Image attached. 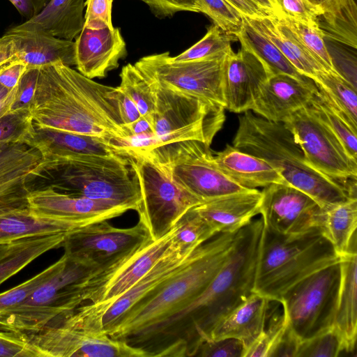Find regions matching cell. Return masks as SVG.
I'll return each instance as SVG.
<instances>
[{
	"instance_id": "cell-31",
	"label": "cell",
	"mask_w": 357,
	"mask_h": 357,
	"mask_svg": "<svg viewBox=\"0 0 357 357\" xmlns=\"http://www.w3.org/2000/svg\"><path fill=\"white\" fill-rule=\"evenodd\" d=\"M340 281L333 328L338 333L344 352L356 349L357 336L356 250L340 256Z\"/></svg>"
},
{
	"instance_id": "cell-58",
	"label": "cell",
	"mask_w": 357,
	"mask_h": 357,
	"mask_svg": "<svg viewBox=\"0 0 357 357\" xmlns=\"http://www.w3.org/2000/svg\"><path fill=\"white\" fill-rule=\"evenodd\" d=\"M130 135L154 134L152 114L141 116L138 119L126 126Z\"/></svg>"
},
{
	"instance_id": "cell-9",
	"label": "cell",
	"mask_w": 357,
	"mask_h": 357,
	"mask_svg": "<svg viewBox=\"0 0 357 357\" xmlns=\"http://www.w3.org/2000/svg\"><path fill=\"white\" fill-rule=\"evenodd\" d=\"M130 159L139 185L140 202L136 211L151 240L165 236L180 218L204 200L175 183L146 155L123 152Z\"/></svg>"
},
{
	"instance_id": "cell-33",
	"label": "cell",
	"mask_w": 357,
	"mask_h": 357,
	"mask_svg": "<svg viewBox=\"0 0 357 357\" xmlns=\"http://www.w3.org/2000/svg\"><path fill=\"white\" fill-rule=\"evenodd\" d=\"M357 198L323 208L319 228L340 257L356 250Z\"/></svg>"
},
{
	"instance_id": "cell-30",
	"label": "cell",
	"mask_w": 357,
	"mask_h": 357,
	"mask_svg": "<svg viewBox=\"0 0 357 357\" xmlns=\"http://www.w3.org/2000/svg\"><path fill=\"white\" fill-rule=\"evenodd\" d=\"M84 0H49L35 17L8 31H34L73 40L83 29Z\"/></svg>"
},
{
	"instance_id": "cell-46",
	"label": "cell",
	"mask_w": 357,
	"mask_h": 357,
	"mask_svg": "<svg viewBox=\"0 0 357 357\" xmlns=\"http://www.w3.org/2000/svg\"><path fill=\"white\" fill-rule=\"evenodd\" d=\"M344 352L342 340L333 327L299 342L296 357H337Z\"/></svg>"
},
{
	"instance_id": "cell-15",
	"label": "cell",
	"mask_w": 357,
	"mask_h": 357,
	"mask_svg": "<svg viewBox=\"0 0 357 357\" xmlns=\"http://www.w3.org/2000/svg\"><path fill=\"white\" fill-rule=\"evenodd\" d=\"M151 239L140 222L132 227L117 228L104 220L67 232L62 246L68 260L101 271Z\"/></svg>"
},
{
	"instance_id": "cell-13",
	"label": "cell",
	"mask_w": 357,
	"mask_h": 357,
	"mask_svg": "<svg viewBox=\"0 0 357 357\" xmlns=\"http://www.w3.org/2000/svg\"><path fill=\"white\" fill-rule=\"evenodd\" d=\"M315 170L356 192L357 160L320 119L310 102L282 123Z\"/></svg>"
},
{
	"instance_id": "cell-62",
	"label": "cell",
	"mask_w": 357,
	"mask_h": 357,
	"mask_svg": "<svg viewBox=\"0 0 357 357\" xmlns=\"http://www.w3.org/2000/svg\"><path fill=\"white\" fill-rule=\"evenodd\" d=\"M313 6L319 9L321 12L331 3L333 0H307Z\"/></svg>"
},
{
	"instance_id": "cell-34",
	"label": "cell",
	"mask_w": 357,
	"mask_h": 357,
	"mask_svg": "<svg viewBox=\"0 0 357 357\" xmlns=\"http://www.w3.org/2000/svg\"><path fill=\"white\" fill-rule=\"evenodd\" d=\"M66 233L35 235L13 241L0 259V284L43 253L61 247Z\"/></svg>"
},
{
	"instance_id": "cell-3",
	"label": "cell",
	"mask_w": 357,
	"mask_h": 357,
	"mask_svg": "<svg viewBox=\"0 0 357 357\" xmlns=\"http://www.w3.org/2000/svg\"><path fill=\"white\" fill-rule=\"evenodd\" d=\"M237 231L217 233L195 248L175 273L122 315L108 335L123 341L188 303L208 286L225 264Z\"/></svg>"
},
{
	"instance_id": "cell-36",
	"label": "cell",
	"mask_w": 357,
	"mask_h": 357,
	"mask_svg": "<svg viewBox=\"0 0 357 357\" xmlns=\"http://www.w3.org/2000/svg\"><path fill=\"white\" fill-rule=\"evenodd\" d=\"M236 37L241 47L253 53L272 75L285 74L303 82L312 80L301 74L270 40L250 24L245 17L241 30Z\"/></svg>"
},
{
	"instance_id": "cell-14",
	"label": "cell",
	"mask_w": 357,
	"mask_h": 357,
	"mask_svg": "<svg viewBox=\"0 0 357 357\" xmlns=\"http://www.w3.org/2000/svg\"><path fill=\"white\" fill-rule=\"evenodd\" d=\"M229 52L196 60L174 61L167 52L145 56L135 66L151 82L225 107L223 72Z\"/></svg>"
},
{
	"instance_id": "cell-63",
	"label": "cell",
	"mask_w": 357,
	"mask_h": 357,
	"mask_svg": "<svg viewBox=\"0 0 357 357\" xmlns=\"http://www.w3.org/2000/svg\"><path fill=\"white\" fill-rule=\"evenodd\" d=\"M12 243H0V259L8 252Z\"/></svg>"
},
{
	"instance_id": "cell-45",
	"label": "cell",
	"mask_w": 357,
	"mask_h": 357,
	"mask_svg": "<svg viewBox=\"0 0 357 357\" xmlns=\"http://www.w3.org/2000/svg\"><path fill=\"white\" fill-rule=\"evenodd\" d=\"M63 255L57 261L24 282L0 294V313L23 302L44 282L49 280L66 264Z\"/></svg>"
},
{
	"instance_id": "cell-48",
	"label": "cell",
	"mask_w": 357,
	"mask_h": 357,
	"mask_svg": "<svg viewBox=\"0 0 357 357\" xmlns=\"http://www.w3.org/2000/svg\"><path fill=\"white\" fill-rule=\"evenodd\" d=\"M0 357H37L26 334L0 330Z\"/></svg>"
},
{
	"instance_id": "cell-23",
	"label": "cell",
	"mask_w": 357,
	"mask_h": 357,
	"mask_svg": "<svg viewBox=\"0 0 357 357\" xmlns=\"http://www.w3.org/2000/svg\"><path fill=\"white\" fill-rule=\"evenodd\" d=\"M45 172L36 149L23 143L0 147V202L26 197L28 183Z\"/></svg>"
},
{
	"instance_id": "cell-51",
	"label": "cell",
	"mask_w": 357,
	"mask_h": 357,
	"mask_svg": "<svg viewBox=\"0 0 357 357\" xmlns=\"http://www.w3.org/2000/svg\"><path fill=\"white\" fill-rule=\"evenodd\" d=\"M282 15L305 25L318 27L321 12L307 0H280Z\"/></svg>"
},
{
	"instance_id": "cell-61",
	"label": "cell",
	"mask_w": 357,
	"mask_h": 357,
	"mask_svg": "<svg viewBox=\"0 0 357 357\" xmlns=\"http://www.w3.org/2000/svg\"><path fill=\"white\" fill-rule=\"evenodd\" d=\"M261 9L274 17L282 15L280 0H252Z\"/></svg>"
},
{
	"instance_id": "cell-24",
	"label": "cell",
	"mask_w": 357,
	"mask_h": 357,
	"mask_svg": "<svg viewBox=\"0 0 357 357\" xmlns=\"http://www.w3.org/2000/svg\"><path fill=\"white\" fill-rule=\"evenodd\" d=\"M261 200V191L249 189L204 200L194 208L217 233H232L259 214Z\"/></svg>"
},
{
	"instance_id": "cell-56",
	"label": "cell",
	"mask_w": 357,
	"mask_h": 357,
	"mask_svg": "<svg viewBox=\"0 0 357 357\" xmlns=\"http://www.w3.org/2000/svg\"><path fill=\"white\" fill-rule=\"evenodd\" d=\"M118 98L121 116L125 126L130 125L142 116L133 101L119 88Z\"/></svg>"
},
{
	"instance_id": "cell-38",
	"label": "cell",
	"mask_w": 357,
	"mask_h": 357,
	"mask_svg": "<svg viewBox=\"0 0 357 357\" xmlns=\"http://www.w3.org/2000/svg\"><path fill=\"white\" fill-rule=\"evenodd\" d=\"M310 104L338 137L349 155L357 160V129L350 124L319 89H317Z\"/></svg>"
},
{
	"instance_id": "cell-4",
	"label": "cell",
	"mask_w": 357,
	"mask_h": 357,
	"mask_svg": "<svg viewBox=\"0 0 357 357\" xmlns=\"http://www.w3.org/2000/svg\"><path fill=\"white\" fill-rule=\"evenodd\" d=\"M232 146L268 162L289 185L310 196L322 208L352 197L347 187L307 162L301 148L282 123L272 122L247 111L238 117Z\"/></svg>"
},
{
	"instance_id": "cell-12",
	"label": "cell",
	"mask_w": 357,
	"mask_h": 357,
	"mask_svg": "<svg viewBox=\"0 0 357 357\" xmlns=\"http://www.w3.org/2000/svg\"><path fill=\"white\" fill-rule=\"evenodd\" d=\"M340 281L339 261L307 276L282 296V314L300 342L333 327Z\"/></svg>"
},
{
	"instance_id": "cell-11",
	"label": "cell",
	"mask_w": 357,
	"mask_h": 357,
	"mask_svg": "<svg viewBox=\"0 0 357 357\" xmlns=\"http://www.w3.org/2000/svg\"><path fill=\"white\" fill-rule=\"evenodd\" d=\"M160 165L177 184L202 200L249 190L215 165L210 146L197 140L159 144L137 151Z\"/></svg>"
},
{
	"instance_id": "cell-27",
	"label": "cell",
	"mask_w": 357,
	"mask_h": 357,
	"mask_svg": "<svg viewBox=\"0 0 357 357\" xmlns=\"http://www.w3.org/2000/svg\"><path fill=\"white\" fill-rule=\"evenodd\" d=\"M271 302L269 298L252 292L215 326L209 340L234 338L243 342L245 351L266 328Z\"/></svg>"
},
{
	"instance_id": "cell-20",
	"label": "cell",
	"mask_w": 357,
	"mask_h": 357,
	"mask_svg": "<svg viewBox=\"0 0 357 357\" xmlns=\"http://www.w3.org/2000/svg\"><path fill=\"white\" fill-rule=\"evenodd\" d=\"M77 70L90 78H102L119 67L127 55L126 44L119 28L90 29L83 27L76 38Z\"/></svg>"
},
{
	"instance_id": "cell-37",
	"label": "cell",
	"mask_w": 357,
	"mask_h": 357,
	"mask_svg": "<svg viewBox=\"0 0 357 357\" xmlns=\"http://www.w3.org/2000/svg\"><path fill=\"white\" fill-rule=\"evenodd\" d=\"M313 82L350 124L357 129L356 87L337 72L326 70H321Z\"/></svg>"
},
{
	"instance_id": "cell-60",
	"label": "cell",
	"mask_w": 357,
	"mask_h": 357,
	"mask_svg": "<svg viewBox=\"0 0 357 357\" xmlns=\"http://www.w3.org/2000/svg\"><path fill=\"white\" fill-rule=\"evenodd\" d=\"M16 87L9 90L0 84V118L10 112L15 100Z\"/></svg>"
},
{
	"instance_id": "cell-59",
	"label": "cell",
	"mask_w": 357,
	"mask_h": 357,
	"mask_svg": "<svg viewBox=\"0 0 357 357\" xmlns=\"http://www.w3.org/2000/svg\"><path fill=\"white\" fill-rule=\"evenodd\" d=\"M15 45L13 36L6 33L0 37V66L15 60Z\"/></svg>"
},
{
	"instance_id": "cell-10",
	"label": "cell",
	"mask_w": 357,
	"mask_h": 357,
	"mask_svg": "<svg viewBox=\"0 0 357 357\" xmlns=\"http://www.w3.org/2000/svg\"><path fill=\"white\" fill-rule=\"evenodd\" d=\"M96 272L99 271L67 259L61 270L23 302L0 313V330L24 334L38 331L55 317L80 305L79 284Z\"/></svg>"
},
{
	"instance_id": "cell-41",
	"label": "cell",
	"mask_w": 357,
	"mask_h": 357,
	"mask_svg": "<svg viewBox=\"0 0 357 357\" xmlns=\"http://www.w3.org/2000/svg\"><path fill=\"white\" fill-rule=\"evenodd\" d=\"M296 37L307 51L328 71L336 72L322 31L284 15L277 17Z\"/></svg>"
},
{
	"instance_id": "cell-50",
	"label": "cell",
	"mask_w": 357,
	"mask_h": 357,
	"mask_svg": "<svg viewBox=\"0 0 357 357\" xmlns=\"http://www.w3.org/2000/svg\"><path fill=\"white\" fill-rule=\"evenodd\" d=\"M244 345L234 338H225L203 342L195 356L201 357H243Z\"/></svg>"
},
{
	"instance_id": "cell-49",
	"label": "cell",
	"mask_w": 357,
	"mask_h": 357,
	"mask_svg": "<svg viewBox=\"0 0 357 357\" xmlns=\"http://www.w3.org/2000/svg\"><path fill=\"white\" fill-rule=\"evenodd\" d=\"M114 0H86L84 1V26L90 29H114L112 8Z\"/></svg>"
},
{
	"instance_id": "cell-53",
	"label": "cell",
	"mask_w": 357,
	"mask_h": 357,
	"mask_svg": "<svg viewBox=\"0 0 357 357\" xmlns=\"http://www.w3.org/2000/svg\"><path fill=\"white\" fill-rule=\"evenodd\" d=\"M148 6L153 14L160 19L171 17L176 13H200L197 0H138Z\"/></svg>"
},
{
	"instance_id": "cell-42",
	"label": "cell",
	"mask_w": 357,
	"mask_h": 357,
	"mask_svg": "<svg viewBox=\"0 0 357 357\" xmlns=\"http://www.w3.org/2000/svg\"><path fill=\"white\" fill-rule=\"evenodd\" d=\"M235 38L222 31L217 25L213 24L197 43L181 54L171 58L174 61H183L227 53L232 50L231 43Z\"/></svg>"
},
{
	"instance_id": "cell-35",
	"label": "cell",
	"mask_w": 357,
	"mask_h": 357,
	"mask_svg": "<svg viewBox=\"0 0 357 357\" xmlns=\"http://www.w3.org/2000/svg\"><path fill=\"white\" fill-rule=\"evenodd\" d=\"M325 40L357 47V7L355 0H333L318 17Z\"/></svg>"
},
{
	"instance_id": "cell-19",
	"label": "cell",
	"mask_w": 357,
	"mask_h": 357,
	"mask_svg": "<svg viewBox=\"0 0 357 357\" xmlns=\"http://www.w3.org/2000/svg\"><path fill=\"white\" fill-rule=\"evenodd\" d=\"M271 75L266 66L245 47L237 52H229L223 72L225 109L234 113L250 110L261 86Z\"/></svg>"
},
{
	"instance_id": "cell-22",
	"label": "cell",
	"mask_w": 357,
	"mask_h": 357,
	"mask_svg": "<svg viewBox=\"0 0 357 357\" xmlns=\"http://www.w3.org/2000/svg\"><path fill=\"white\" fill-rule=\"evenodd\" d=\"M317 89L313 80L303 82L285 74L273 75L261 86L250 110L268 121L283 123L307 105Z\"/></svg>"
},
{
	"instance_id": "cell-57",
	"label": "cell",
	"mask_w": 357,
	"mask_h": 357,
	"mask_svg": "<svg viewBox=\"0 0 357 357\" xmlns=\"http://www.w3.org/2000/svg\"><path fill=\"white\" fill-rule=\"evenodd\" d=\"M26 20L38 15L49 0H8Z\"/></svg>"
},
{
	"instance_id": "cell-44",
	"label": "cell",
	"mask_w": 357,
	"mask_h": 357,
	"mask_svg": "<svg viewBox=\"0 0 357 357\" xmlns=\"http://www.w3.org/2000/svg\"><path fill=\"white\" fill-rule=\"evenodd\" d=\"M197 3L200 13L226 33L236 37L241 30L243 16L225 0H197Z\"/></svg>"
},
{
	"instance_id": "cell-25",
	"label": "cell",
	"mask_w": 357,
	"mask_h": 357,
	"mask_svg": "<svg viewBox=\"0 0 357 357\" xmlns=\"http://www.w3.org/2000/svg\"><path fill=\"white\" fill-rule=\"evenodd\" d=\"M192 252H182L171 244L166 253L145 275L106 307L102 317L104 331L108 334L116 321L132 305L175 273Z\"/></svg>"
},
{
	"instance_id": "cell-8",
	"label": "cell",
	"mask_w": 357,
	"mask_h": 357,
	"mask_svg": "<svg viewBox=\"0 0 357 357\" xmlns=\"http://www.w3.org/2000/svg\"><path fill=\"white\" fill-rule=\"evenodd\" d=\"M149 82L155 93L152 118L157 145L197 140L211 146L225 123V107L165 84Z\"/></svg>"
},
{
	"instance_id": "cell-18",
	"label": "cell",
	"mask_w": 357,
	"mask_h": 357,
	"mask_svg": "<svg viewBox=\"0 0 357 357\" xmlns=\"http://www.w3.org/2000/svg\"><path fill=\"white\" fill-rule=\"evenodd\" d=\"M26 199L29 208L35 216L81 227L112 219L129 211L112 202L73 195L50 186L30 190Z\"/></svg>"
},
{
	"instance_id": "cell-40",
	"label": "cell",
	"mask_w": 357,
	"mask_h": 357,
	"mask_svg": "<svg viewBox=\"0 0 357 357\" xmlns=\"http://www.w3.org/2000/svg\"><path fill=\"white\" fill-rule=\"evenodd\" d=\"M118 88L136 105L142 116L153 114L155 108V93L151 84L134 65L124 66L120 73Z\"/></svg>"
},
{
	"instance_id": "cell-52",
	"label": "cell",
	"mask_w": 357,
	"mask_h": 357,
	"mask_svg": "<svg viewBox=\"0 0 357 357\" xmlns=\"http://www.w3.org/2000/svg\"><path fill=\"white\" fill-rule=\"evenodd\" d=\"M40 68H26L20 77L10 111L29 109L33 98Z\"/></svg>"
},
{
	"instance_id": "cell-17",
	"label": "cell",
	"mask_w": 357,
	"mask_h": 357,
	"mask_svg": "<svg viewBox=\"0 0 357 357\" xmlns=\"http://www.w3.org/2000/svg\"><path fill=\"white\" fill-rule=\"evenodd\" d=\"M260 213L264 227L293 237L319 227L323 208L310 196L288 184L264 188Z\"/></svg>"
},
{
	"instance_id": "cell-1",
	"label": "cell",
	"mask_w": 357,
	"mask_h": 357,
	"mask_svg": "<svg viewBox=\"0 0 357 357\" xmlns=\"http://www.w3.org/2000/svg\"><path fill=\"white\" fill-rule=\"evenodd\" d=\"M263 228L261 218L241 228L227 261L201 293L124 342L148 357L195 356L215 326L252 292Z\"/></svg>"
},
{
	"instance_id": "cell-32",
	"label": "cell",
	"mask_w": 357,
	"mask_h": 357,
	"mask_svg": "<svg viewBox=\"0 0 357 357\" xmlns=\"http://www.w3.org/2000/svg\"><path fill=\"white\" fill-rule=\"evenodd\" d=\"M245 18L250 24L270 40L303 75L314 81L318 74L325 70L277 17L261 19Z\"/></svg>"
},
{
	"instance_id": "cell-43",
	"label": "cell",
	"mask_w": 357,
	"mask_h": 357,
	"mask_svg": "<svg viewBox=\"0 0 357 357\" xmlns=\"http://www.w3.org/2000/svg\"><path fill=\"white\" fill-rule=\"evenodd\" d=\"M35 128L29 109L10 111L0 118V147L25 144Z\"/></svg>"
},
{
	"instance_id": "cell-39",
	"label": "cell",
	"mask_w": 357,
	"mask_h": 357,
	"mask_svg": "<svg viewBox=\"0 0 357 357\" xmlns=\"http://www.w3.org/2000/svg\"><path fill=\"white\" fill-rule=\"evenodd\" d=\"M215 234V229L192 207L175 224L172 246L182 252H190Z\"/></svg>"
},
{
	"instance_id": "cell-16",
	"label": "cell",
	"mask_w": 357,
	"mask_h": 357,
	"mask_svg": "<svg viewBox=\"0 0 357 357\" xmlns=\"http://www.w3.org/2000/svg\"><path fill=\"white\" fill-rule=\"evenodd\" d=\"M174 227L165 236L150 240L115 265L96 272L79 284L80 303H91L102 317L106 307L130 289L169 248Z\"/></svg>"
},
{
	"instance_id": "cell-21",
	"label": "cell",
	"mask_w": 357,
	"mask_h": 357,
	"mask_svg": "<svg viewBox=\"0 0 357 357\" xmlns=\"http://www.w3.org/2000/svg\"><path fill=\"white\" fill-rule=\"evenodd\" d=\"M25 144L40 153L46 172H52L61 162L79 155L124 154L112 147L105 138L36 126Z\"/></svg>"
},
{
	"instance_id": "cell-6",
	"label": "cell",
	"mask_w": 357,
	"mask_h": 357,
	"mask_svg": "<svg viewBox=\"0 0 357 357\" xmlns=\"http://www.w3.org/2000/svg\"><path fill=\"white\" fill-rule=\"evenodd\" d=\"M26 335L37 357H148L144 351L112 338L101 319L83 305Z\"/></svg>"
},
{
	"instance_id": "cell-26",
	"label": "cell",
	"mask_w": 357,
	"mask_h": 357,
	"mask_svg": "<svg viewBox=\"0 0 357 357\" xmlns=\"http://www.w3.org/2000/svg\"><path fill=\"white\" fill-rule=\"evenodd\" d=\"M10 33L15 45V60L22 62L26 68H40L61 63L76 66L75 43L34 31H14Z\"/></svg>"
},
{
	"instance_id": "cell-55",
	"label": "cell",
	"mask_w": 357,
	"mask_h": 357,
	"mask_svg": "<svg viewBox=\"0 0 357 357\" xmlns=\"http://www.w3.org/2000/svg\"><path fill=\"white\" fill-rule=\"evenodd\" d=\"M243 17L249 19H261L274 17L258 6L252 0H225Z\"/></svg>"
},
{
	"instance_id": "cell-47",
	"label": "cell",
	"mask_w": 357,
	"mask_h": 357,
	"mask_svg": "<svg viewBox=\"0 0 357 357\" xmlns=\"http://www.w3.org/2000/svg\"><path fill=\"white\" fill-rule=\"evenodd\" d=\"M287 328L282 314H272L268 328L243 352V357H271Z\"/></svg>"
},
{
	"instance_id": "cell-2",
	"label": "cell",
	"mask_w": 357,
	"mask_h": 357,
	"mask_svg": "<svg viewBox=\"0 0 357 357\" xmlns=\"http://www.w3.org/2000/svg\"><path fill=\"white\" fill-rule=\"evenodd\" d=\"M29 111L37 127L107 141L129 136L121 116L118 88L96 82L61 63L39 69Z\"/></svg>"
},
{
	"instance_id": "cell-54",
	"label": "cell",
	"mask_w": 357,
	"mask_h": 357,
	"mask_svg": "<svg viewBox=\"0 0 357 357\" xmlns=\"http://www.w3.org/2000/svg\"><path fill=\"white\" fill-rule=\"evenodd\" d=\"M26 66L17 60L10 61L0 66V84L9 90L15 89Z\"/></svg>"
},
{
	"instance_id": "cell-5",
	"label": "cell",
	"mask_w": 357,
	"mask_h": 357,
	"mask_svg": "<svg viewBox=\"0 0 357 357\" xmlns=\"http://www.w3.org/2000/svg\"><path fill=\"white\" fill-rule=\"evenodd\" d=\"M340 260L319 227L293 237L264 227L252 292L279 303L298 282Z\"/></svg>"
},
{
	"instance_id": "cell-28",
	"label": "cell",
	"mask_w": 357,
	"mask_h": 357,
	"mask_svg": "<svg viewBox=\"0 0 357 357\" xmlns=\"http://www.w3.org/2000/svg\"><path fill=\"white\" fill-rule=\"evenodd\" d=\"M79 228L81 227L74 224L35 216L29 208L26 197L0 202V243L35 235L66 233Z\"/></svg>"
},
{
	"instance_id": "cell-7",
	"label": "cell",
	"mask_w": 357,
	"mask_h": 357,
	"mask_svg": "<svg viewBox=\"0 0 357 357\" xmlns=\"http://www.w3.org/2000/svg\"><path fill=\"white\" fill-rule=\"evenodd\" d=\"M53 172L62 192L137 210L139 185L125 154L79 155L61 162Z\"/></svg>"
},
{
	"instance_id": "cell-29",
	"label": "cell",
	"mask_w": 357,
	"mask_h": 357,
	"mask_svg": "<svg viewBox=\"0 0 357 357\" xmlns=\"http://www.w3.org/2000/svg\"><path fill=\"white\" fill-rule=\"evenodd\" d=\"M217 167L235 183L248 189L272 183L288 184L280 171L265 160L227 144L215 154Z\"/></svg>"
}]
</instances>
